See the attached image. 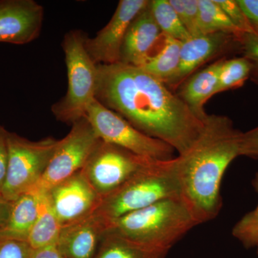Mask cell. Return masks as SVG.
I'll return each instance as SVG.
<instances>
[{
  "label": "cell",
  "mask_w": 258,
  "mask_h": 258,
  "mask_svg": "<svg viewBox=\"0 0 258 258\" xmlns=\"http://www.w3.org/2000/svg\"><path fill=\"white\" fill-rule=\"evenodd\" d=\"M240 42L244 57L251 62L252 67L258 68V36L255 34H244Z\"/></svg>",
  "instance_id": "obj_30"
},
{
  "label": "cell",
  "mask_w": 258,
  "mask_h": 258,
  "mask_svg": "<svg viewBox=\"0 0 258 258\" xmlns=\"http://www.w3.org/2000/svg\"><path fill=\"white\" fill-rule=\"evenodd\" d=\"M45 194L62 227L92 215L102 200L81 170Z\"/></svg>",
  "instance_id": "obj_10"
},
{
  "label": "cell",
  "mask_w": 258,
  "mask_h": 258,
  "mask_svg": "<svg viewBox=\"0 0 258 258\" xmlns=\"http://www.w3.org/2000/svg\"><path fill=\"white\" fill-rule=\"evenodd\" d=\"M44 8L34 0H0V42L25 45L40 36Z\"/></svg>",
  "instance_id": "obj_12"
},
{
  "label": "cell",
  "mask_w": 258,
  "mask_h": 258,
  "mask_svg": "<svg viewBox=\"0 0 258 258\" xmlns=\"http://www.w3.org/2000/svg\"><path fill=\"white\" fill-rule=\"evenodd\" d=\"M149 3L148 0H121L106 26L93 38L86 36L85 47L95 63L120 62V51L129 26Z\"/></svg>",
  "instance_id": "obj_11"
},
{
  "label": "cell",
  "mask_w": 258,
  "mask_h": 258,
  "mask_svg": "<svg viewBox=\"0 0 258 258\" xmlns=\"http://www.w3.org/2000/svg\"><path fill=\"white\" fill-rule=\"evenodd\" d=\"M252 66L244 57L224 60L219 74L216 94L240 88L252 73Z\"/></svg>",
  "instance_id": "obj_23"
},
{
  "label": "cell",
  "mask_w": 258,
  "mask_h": 258,
  "mask_svg": "<svg viewBox=\"0 0 258 258\" xmlns=\"http://www.w3.org/2000/svg\"><path fill=\"white\" fill-rule=\"evenodd\" d=\"M252 184L258 194V172L256 173ZM234 237L240 241L245 248L257 247L258 244V204L254 210L244 215L232 228Z\"/></svg>",
  "instance_id": "obj_24"
},
{
  "label": "cell",
  "mask_w": 258,
  "mask_h": 258,
  "mask_svg": "<svg viewBox=\"0 0 258 258\" xmlns=\"http://www.w3.org/2000/svg\"><path fill=\"white\" fill-rule=\"evenodd\" d=\"M154 161L156 160L137 155L100 139L81 171L103 198L118 189Z\"/></svg>",
  "instance_id": "obj_8"
},
{
  "label": "cell",
  "mask_w": 258,
  "mask_h": 258,
  "mask_svg": "<svg viewBox=\"0 0 258 258\" xmlns=\"http://www.w3.org/2000/svg\"><path fill=\"white\" fill-rule=\"evenodd\" d=\"M181 46L179 40L164 36L162 48L156 55H151L140 67L166 85L179 68Z\"/></svg>",
  "instance_id": "obj_20"
},
{
  "label": "cell",
  "mask_w": 258,
  "mask_h": 258,
  "mask_svg": "<svg viewBox=\"0 0 258 258\" xmlns=\"http://www.w3.org/2000/svg\"><path fill=\"white\" fill-rule=\"evenodd\" d=\"M233 40L240 42L233 35L212 33L191 36L181 42L179 68L166 86L171 90L180 87L200 66L222 53Z\"/></svg>",
  "instance_id": "obj_14"
},
{
  "label": "cell",
  "mask_w": 258,
  "mask_h": 258,
  "mask_svg": "<svg viewBox=\"0 0 258 258\" xmlns=\"http://www.w3.org/2000/svg\"><path fill=\"white\" fill-rule=\"evenodd\" d=\"M258 36V0H237Z\"/></svg>",
  "instance_id": "obj_31"
},
{
  "label": "cell",
  "mask_w": 258,
  "mask_h": 258,
  "mask_svg": "<svg viewBox=\"0 0 258 258\" xmlns=\"http://www.w3.org/2000/svg\"><path fill=\"white\" fill-rule=\"evenodd\" d=\"M169 252L144 247L108 232L95 258H166Z\"/></svg>",
  "instance_id": "obj_21"
},
{
  "label": "cell",
  "mask_w": 258,
  "mask_h": 258,
  "mask_svg": "<svg viewBox=\"0 0 258 258\" xmlns=\"http://www.w3.org/2000/svg\"><path fill=\"white\" fill-rule=\"evenodd\" d=\"M86 37L79 30L64 35L62 47L67 68V92L51 107L56 119L71 125L86 117L88 106L96 98L98 64L88 55Z\"/></svg>",
  "instance_id": "obj_5"
},
{
  "label": "cell",
  "mask_w": 258,
  "mask_h": 258,
  "mask_svg": "<svg viewBox=\"0 0 258 258\" xmlns=\"http://www.w3.org/2000/svg\"><path fill=\"white\" fill-rule=\"evenodd\" d=\"M96 98L142 133L188 152L205 132L210 115H197L177 94L140 66L98 64Z\"/></svg>",
  "instance_id": "obj_1"
},
{
  "label": "cell",
  "mask_w": 258,
  "mask_h": 258,
  "mask_svg": "<svg viewBox=\"0 0 258 258\" xmlns=\"http://www.w3.org/2000/svg\"><path fill=\"white\" fill-rule=\"evenodd\" d=\"M40 195L30 191L13 202L8 222L0 228V237L28 242L38 215Z\"/></svg>",
  "instance_id": "obj_17"
},
{
  "label": "cell",
  "mask_w": 258,
  "mask_h": 258,
  "mask_svg": "<svg viewBox=\"0 0 258 258\" xmlns=\"http://www.w3.org/2000/svg\"><path fill=\"white\" fill-rule=\"evenodd\" d=\"M58 143L59 140L52 137L34 142L9 132L8 169L1 195L14 202L33 189L46 170Z\"/></svg>",
  "instance_id": "obj_6"
},
{
  "label": "cell",
  "mask_w": 258,
  "mask_h": 258,
  "mask_svg": "<svg viewBox=\"0 0 258 258\" xmlns=\"http://www.w3.org/2000/svg\"><path fill=\"white\" fill-rule=\"evenodd\" d=\"M9 132L0 125V194L4 185L8 169L9 148H8V135Z\"/></svg>",
  "instance_id": "obj_29"
},
{
  "label": "cell",
  "mask_w": 258,
  "mask_h": 258,
  "mask_svg": "<svg viewBox=\"0 0 258 258\" xmlns=\"http://www.w3.org/2000/svg\"><path fill=\"white\" fill-rule=\"evenodd\" d=\"M191 36L196 35L199 18L198 0H169Z\"/></svg>",
  "instance_id": "obj_25"
},
{
  "label": "cell",
  "mask_w": 258,
  "mask_h": 258,
  "mask_svg": "<svg viewBox=\"0 0 258 258\" xmlns=\"http://www.w3.org/2000/svg\"><path fill=\"white\" fill-rule=\"evenodd\" d=\"M31 258H63L57 244H52L42 248L33 249Z\"/></svg>",
  "instance_id": "obj_32"
},
{
  "label": "cell",
  "mask_w": 258,
  "mask_h": 258,
  "mask_svg": "<svg viewBox=\"0 0 258 258\" xmlns=\"http://www.w3.org/2000/svg\"><path fill=\"white\" fill-rule=\"evenodd\" d=\"M86 117L98 138L103 142L154 160L166 161L175 158L176 151L169 144L142 133L96 98L88 106Z\"/></svg>",
  "instance_id": "obj_7"
},
{
  "label": "cell",
  "mask_w": 258,
  "mask_h": 258,
  "mask_svg": "<svg viewBox=\"0 0 258 258\" xmlns=\"http://www.w3.org/2000/svg\"><path fill=\"white\" fill-rule=\"evenodd\" d=\"M224 60H219L202 71L191 75L181 85L178 96L199 116L207 118L204 106L216 95L219 74Z\"/></svg>",
  "instance_id": "obj_16"
},
{
  "label": "cell",
  "mask_w": 258,
  "mask_h": 258,
  "mask_svg": "<svg viewBox=\"0 0 258 258\" xmlns=\"http://www.w3.org/2000/svg\"><path fill=\"white\" fill-rule=\"evenodd\" d=\"M13 205V202L7 200L0 194V228L8 222Z\"/></svg>",
  "instance_id": "obj_33"
},
{
  "label": "cell",
  "mask_w": 258,
  "mask_h": 258,
  "mask_svg": "<svg viewBox=\"0 0 258 258\" xmlns=\"http://www.w3.org/2000/svg\"><path fill=\"white\" fill-rule=\"evenodd\" d=\"M257 255H258V244H257Z\"/></svg>",
  "instance_id": "obj_34"
},
{
  "label": "cell",
  "mask_w": 258,
  "mask_h": 258,
  "mask_svg": "<svg viewBox=\"0 0 258 258\" xmlns=\"http://www.w3.org/2000/svg\"><path fill=\"white\" fill-rule=\"evenodd\" d=\"M32 252L28 242L0 237V258H31Z\"/></svg>",
  "instance_id": "obj_27"
},
{
  "label": "cell",
  "mask_w": 258,
  "mask_h": 258,
  "mask_svg": "<svg viewBox=\"0 0 258 258\" xmlns=\"http://www.w3.org/2000/svg\"><path fill=\"white\" fill-rule=\"evenodd\" d=\"M39 195L38 215L28 240L32 249L57 244L62 229L60 222L51 208L47 194Z\"/></svg>",
  "instance_id": "obj_18"
},
{
  "label": "cell",
  "mask_w": 258,
  "mask_h": 258,
  "mask_svg": "<svg viewBox=\"0 0 258 258\" xmlns=\"http://www.w3.org/2000/svg\"><path fill=\"white\" fill-rule=\"evenodd\" d=\"M198 3L199 18L195 35L225 33L240 40L244 34L231 22L215 0H198Z\"/></svg>",
  "instance_id": "obj_19"
},
{
  "label": "cell",
  "mask_w": 258,
  "mask_h": 258,
  "mask_svg": "<svg viewBox=\"0 0 258 258\" xmlns=\"http://www.w3.org/2000/svg\"><path fill=\"white\" fill-rule=\"evenodd\" d=\"M110 222L94 213L61 229L57 247L63 258H95L108 233Z\"/></svg>",
  "instance_id": "obj_13"
},
{
  "label": "cell",
  "mask_w": 258,
  "mask_h": 258,
  "mask_svg": "<svg viewBox=\"0 0 258 258\" xmlns=\"http://www.w3.org/2000/svg\"><path fill=\"white\" fill-rule=\"evenodd\" d=\"M99 140L86 117L75 122L68 135L59 140L46 170L30 191L43 195L55 185L82 170Z\"/></svg>",
  "instance_id": "obj_9"
},
{
  "label": "cell",
  "mask_w": 258,
  "mask_h": 258,
  "mask_svg": "<svg viewBox=\"0 0 258 258\" xmlns=\"http://www.w3.org/2000/svg\"><path fill=\"white\" fill-rule=\"evenodd\" d=\"M149 3L150 1L129 26L120 51V62L122 63L143 66L162 35L153 17Z\"/></svg>",
  "instance_id": "obj_15"
},
{
  "label": "cell",
  "mask_w": 258,
  "mask_h": 258,
  "mask_svg": "<svg viewBox=\"0 0 258 258\" xmlns=\"http://www.w3.org/2000/svg\"><path fill=\"white\" fill-rule=\"evenodd\" d=\"M240 134L228 117L210 115L196 143L176 157L181 198L199 225L211 221L221 211L222 181L231 163L240 157Z\"/></svg>",
  "instance_id": "obj_2"
},
{
  "label": "cell",
  "mask_w": 258,
  "mask_h": 258,
  "mask_svg": "<svg viewBox=\"0 0 258 258\" xmlns=\"http://www.w3.org/2000/svg\"><path fill=\"white\" fill-rule=\"evenodd\" d=\"M239 145L240 156L258 159V126L245 133L241 132Z\"/></svg>",
  "instance_id": "obj_28"
},
{
  "label": "cell",
  "mask_w": 258,
  "mask_h": 258,
  "mask_svg": "<svg viewBox=\"0 0 258 258\" xmlns=\"http://www.w3.org/2000/svg\"><path fill=\"white\" fill-rule=\"evenodd\" d=\"M149 5L154 20L164 36L181 42L191 37L169 0H152Z\"/></svg>",
  "instance_id": "obj_22"
},
{
  "label": "cell",
  "mask_w": 258,
  "mask_h": 258,
  "mask_svg": "<svg viewBox=\"0 0 258 258\" xmlns=\"http://www.w3.org/2000/svg\"><path fill=\"white\" fill-rule=\"evenodd\" d=\"M231 22L243 34H255L250 22L237 0H215Z\"/></svg>",
  "instance_id": "obj_26"
},
{
  "label": "cell",
  "mask_w": 258,
  "mask_h": 258,
  "mask_svg": "<svg viewBox=\"0 0 258 258\" xmlns=\"http://www.w3.org/2000/svg\"><path fill=\"white\" fill-rule=\"evenodd\" d=\"M181 197L176 157L154 161L124 184L102 198L96 213L111 222L164 199Z\"/></svg>",
  "instance_id": "obj_4"
},
{
  "label": "cell",
  "mask_w": 258,
  "mask_h": 258,
  "mask_svg": "<svg viewBox=\"0 0 258 258\" xmlns=\"http://www.w3.org/2000/svg\"><path fill=\"white\" fill-rule=\"evenodd\" d=\"M199 225L181 197L159 200L111 221L108 233L150 248L170 250Z\"/></svg>",
  "instance_id": "obj_3"
}]
</instances>
